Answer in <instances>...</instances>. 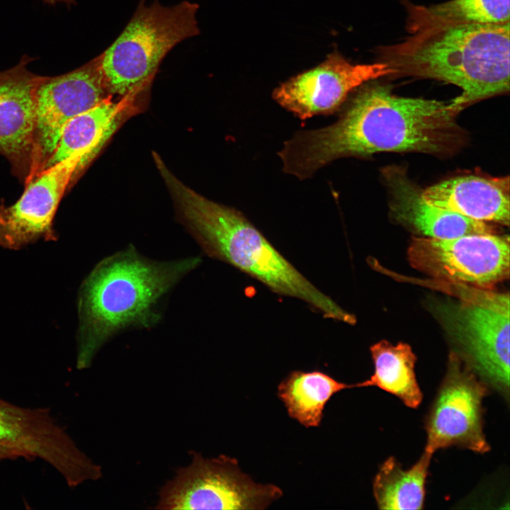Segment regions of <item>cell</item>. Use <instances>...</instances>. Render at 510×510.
<instances>
[{
	"mask_svg": "<svg viewBox=\"0 0 510 510\" xmlns=\"http://www.w3.org/2000/svg\"><path fill=\"white\" fill-rule=\"evenodd\" d=\"M461 109L446 102L394 94L383 84L365 86L333 124L300 131L278 152L283 171L305 179L332 162L382 152L448 153L458 147Z\"/></svg>",
	"mask_w": 510,
	"mask_h": 510,
	"instance_id": "cell-1",
	"label": "cell"
},
{
	"mask_svg": "<svg viewBox=\"0 0 510 510\" xmlns=\"http://www.w3.org/2000/svg\"><path fill=\"white\" fill-rule=\"evenodd\" d=\"M201 262L198 256L152 259L132 244L100 261L79 290L76 368H88L118 334L156 327L166 297Z\"/></svg>",
	"mask_w": 510,
	"mask_h": 510,
	"instance_id": "cell-2",
	"label": "cell"
},
{
	"mask_svg": "<svg viewBox=\"0 0 510 510\" xmlns=\"http://www.w3.org/2000/svg\"><path fill=\"white\" fill-rule=\"evenodd\" d=\"M157 169L180 220L204 254L235 267L277 294L304 301L324 317L356 323L355 316L314 286L240 211L198 194L164 163Z\"/></svg>",
	"mask_w": 510,
	"mask_h": 510,
	"instance_id": "cell-3",
	"label": "cell"
},
{
	"mask_svg": "<svg viewBox=\"0 0 510 510\" xmlns=\"http://www.w3.org/2000/svg\"><path fill=\"white\" fill-rule=\"evenodd\" d=\"M510 23V22H509ZM509 23L434 26L380 48L395 76L433 79L457 86L451 100L465 106L509 91Z\"/></svg>",
	"mask_w": 510,
	"mask_h": 510,
	"instance_id": "cell-4",
	"label": "cell"
},
{
	"mask_svg": "<svg viewBox=\"0 0 510 510\" xmlns=\"http://www.w3.org/2000/svg\"><path fill=\"white\" fill-rule=\"evenodd\" d=\"M198 5L183 1L164 6L142 2L115 42L98 57L110 95L136 96L153 79L167 53L183 40L198 35Z\"/></svg>",
	"mask_w": 510,
	"mask_h": 510,
	"instance_id": "cell-5",
	"label": "cell"
},
{
	"mask_svg": "<svg viewBox=\"0 0 510 510\" xmlns=\"http://www.w3.org/2000/svg\"><path fill=\"white\" fill-rule=\"evenodd\" d=\"M441 289L457 295L445 322L459 347L456 353L489 388L509 401V295L489 288L442 282Z\"/></svg>",
	"mask_w": 510,
	"mask_h": 510,
	"instance_id": "cell-6",
	"label": "cell"
},
{
	"mask_svg": "<svg viewBox=\"0 0 510 510\" xmlns=\"http://www.w3.org/2000/svg\"><path fill=\"white\" fill-rule=\"evenodd\" d=\"M191 456V463L161 488L155 509H265L283 495L276 485L253 481L235 458H205L196 452Z\"/></svg>",
	"mask_w": 510,
	"mask_h": 510,
	"instance_id": "cell-7",
	"label": "cell"
},
{
	"mask_svg": "<svg viewBox=\"0 0 510 510\" xmlns=\"http://www.w3.org/2000/svg\"><path fill=\"white\" fill-rule=\"evenodd\" d=\"M408 259L414 268L436 280L489 288L509 277V241L493 233L415 237Z\"/></svg>",
	"mask_w": 510,
	"mask_h": 510,
	"instance_id": "cell-8",
	"label": "cell"
},
{
	"mask_svg": "<svg viewBox=\"0 0 510 510\" xmlns=\"http://www.w3.org/2000/svg\"><path fill=\"white\" fill-rule=\"evenodd\" d=\"M487 385L454 351L425 420L424 451L457 446L485 453L490 446L484 433L482 402Z\"/></svg>",
	"mask_w": 510,
	"mask_h": 510,
	"instance_id": "cell-9",
	"label": "cell"
},
{
	"mask_svg": "<svg viewBox=\"0 0 510 510\" xmlns=\"http://www.w3.org/2000/svg\"><path fill=\"white\" fill-rule=\"evenodd\" d=\"M109 96L98 57L68 73L42 76L35 93L34 159L28 182L45 169L68 122Z\"/></svg>",
	"mask_w": 510,
	"mask_h": 510,
	"instance_id": "cell-10",
	"label": "cell"
},
{
	"mask_svg": "<svg viewBox=\"0 0 510 510\" xmlns=\"http://www.w3.org/2000/svg\"><path fill=\"white\" fill-rule=\"evenodd\" d=\"M84 170L82 156L73 154L25 184L15 203H0V246L17 250L40 239L56 241L55 213L64 193Z\"/></svg>",
	"mask_w": 510,
	"mask_h": 510,
	"instance_id": "cell-11",
	"label": "cell"
},
{
	"mask_svg": "<svg viewBox=\"0 0 510 510\" xmlns=\"http://www.w3.org/2000/svg\"><path fill=\"white\" fill-rule=\"evenodd\" d=\"M393 70L382 62L353 64L337 53L276 89L273 98L301 120L338 110L351 92L364 83Z\"/></svg>",
	"mask_w": 510,
	"mask_h": 510,
	"instance_id": "cell-12",
	"label": "cell"
},
{
	"mask_svg": "<svg viewBox=\"0 0 510 510\" xmlns=\"http://www.w3.org/2000/svg\"><path fill=\"white\" fill-rule=\"evenodd\" d=\"M31 60L23 56L17 65L0 72V155L24 184L33 167L35 93L42 77L27 69Z\"/></svg>",
	"mask_w": 510,
	"mask_h": 510,
	"instance_id": "cell-13",
	"label": "cell"
},
{
	"mask_svg": "<svg viewBox=\"0 0 510 510\" xmlns=\"http://www.w3.org/2000/svg\"><path fill=\"white\" fill-rule=\"evenodd\" d=\"M395 217L421 234L434 239H451L467 234L492 233L486 222L474 220L428 202L422 191L399 168L385 171ZM494 233V232H493Z\"/></svg>",
	"mask_w": 510,
	"mask_h": 510,
	"instance_id": "cell-14",
	"label": "cell"
},
{
	"mask_svg": "<svg viewBox=\"0 0 510 510\" xmlns=\"http://www.w3.org/2000/svg\"><path fill=\"white\" fill-rule=\"evenodd\" d=\"M430 203L468 218L509 225V178L455 176L422 191Z\"/></svg>",
	"mask_w": 510,
	"mask_h": 510,
	"instance_id": "cell-15",
	"label": "cell"
},
{
	"mask_svg": "<svg viewBox=\"0 0 510 510\" xmlns=\"http://www.w3.org/2000/svg\"><path fill=\"white\" fill-rule=\"evenodd\" d=\"M135 98V96H125L118 101H113L109 96L96 106L70 120L65 125L45 169L75 154L83 157L84 166L86 167L133 108L132 103Z\"/></svg>",
	"mask_w": 510,
	"mask_h": 510,
	"instance_id": "cell-16",
	"label": "cell"
},
{
	"mask_svg": "<svg viewBox=\"0 0 510 510\" xmlns=\"http://www.w3.org/2000/svg\"><path fill=\"white\" fill-rule=\"evenodd\" d=\"M374 372L355 387L375 386L398 397L407 407L417 408L423 394L414 371L416 357L409 345L381 341L370 347Z\"/></svg>",
	"mask_w": 510,
	"mask_h": 510,
	"instance_id": "cell-17",
	"label": "cell"
},
{
	"mask_svg": "<svg viewBox=\"0 0 510 510\" xmlns=\"http://www.w3.org/2000/svg\"><path fill=\"white\" fill-rule=\"evenodd\" d=\"M355 384L337 381L318 370L293 371L278 386V396L288 415L305 427H317L323 418L326 404L336 393Z\"/></svg>",
	"mask_w": 510,
	"mask_h": 510,
	"instance_id": "cell-18",
	"label": "cell"
},
{
	"mask_svg": "<svg viewBox=\"0 0 510 510\" xmlns=\"http://www.w3.org/2000/svg\"><path fill=\"white\" fill-rule=\"evenodd\" d=\"M431 457L432 455L424 451L419 459L407 470L392 456L385 460L375 475L373 484L378 509H423Z\"/></svg>",
	"mask_w": 510,
	"mask_h": 510,
	"instance_id": "cell-19",
	"label": "cell"
},
{
	"mask_svg": "<svg viewBox=\"0 0 510 510\" xmlns=\"http://www.w3.org/2000/svg\"><path fill=\"white\" fill-rule=\"evenodd\" d=\"M406 8L410 33L438 26L510 22V0H450L430 6L407 2Z\"/></svg>",
	"mask_w": 510,
	"mask_h": 510,
	"instance_id": "cell-20",
	"label": "cell"
},
{
	"mask_svg": "<svg viewBox=\"0 0 510 510\" xmlns=\"http://www.w3.org/2000/svg\"><path fill=\"white\" fill-rule=\"evenodd\" d=\"M45 2L50 4H55L57 2H64L67 4H73L74 0H44Z\"/></svg>",
	"mask_w": 510,
	"mask_h": 510,
	"instance_id": "cell-21",
	"label": "cell"
}]
</instances>
